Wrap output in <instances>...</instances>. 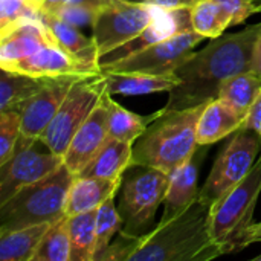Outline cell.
I'll return each instance as SVG.
<instances>
[{
    "instance_id": "cell-1",
    "label": "cell",
    "mask_w": 261,
    "mask_h": 261,
    "mask_svg": "<svg viewBox=\"0 0 261 261\" xmlns=\"http://www.w3.org/2000/svg\"><path fill=\"white\" fill-rule=\"evenodd\" d=\"M261 32V23L240 32L213 38L202 50L191 55L177 67L179 86L170 92L164 112L187 110L205 106L216 98L222 84L242 72L251 70L254 46Z\"/></svg>"
},
{
    "instance_id": "cell-2",
    "label": "cell",
    "mask_w": 261,
    "mask_h": 261,
    "mask_svg": "<svg viewBox=\"0 0 261 261\" xmlns=\"http://www.w3.org/2000/svg\"><path fill=\"white\" fill-rule=\"evenodd\" d=\"M223 255L211 237V205L197 199L141 237L128 261H206Z\"/></svg>"
},
{
    "instance_id": "cell-3",
    "label": "cell",
    "mask_w": 261,
    "mask_h": 261,
    "mask_svg": "<svg viewBox=\"0 0 261 261\" xmlns=\"http://www.w3.org/2000/svg\"><path fill=\"white\" fill-rule=\"evenodd\" d=\"M205 106L158 112L153 124L133 144V165L154 167L171 174L193 158L199 147L197 122Z\"/></svg>"
},
{
    "instance_id": "cell-4",
    "label": "cell",
    "mask_w": 261,
    "mask_h": 261,
    "mask_svg": "<svg viewBox=\"0 0 261 261\" xmlns=\"http://www.w3.org/2000/svg\"><path fill=\"white\" fill-rule=\"evenodd\" d=\"M75 174L63 164L49 176L23 187L0 205V232L64 217Z\"/></svg>"
},
{
    "instance_id": "cell-5",
    "label": "cell",
    "mask_w": 261,
    "mask_h": 261,
    "mask_svg": "<svg viewBox=\"0 0 261 261\" xmlns=\"http://www.w3.org/2000/svg\"><path fill=\"white\" fill-rule=\"evenodd\" d=\"M261 193V154L249 174L211 206V237L223 254L237 252L240 240L252 225Z\"/></svg>"
},
{
    "instance_id": "cell-6",
    "label": "cell",
    "mask_w": 261,
    "mask_h": 261,
    "mask_svg": "<svg viewBox=\"0 0 261 261\" xmlns=\"http://www.w3.org/2000/svg\"><path fill=\"white\" fill-rule=\"evenodd\" d=\"M168 184V173L142 165L122 179L121 205L118 210L122 219L121 234L144 237L151 231L156 211L164 203Z\"/></svg>"
},
{
    "instance_id": "cell-7",
    "label": "cell",
    "mask_w": 261,
    "mask_h": 261,
    "mask_svg": "<svg viewBox=\"0 0 261 261\" xmlns=\"http://www.w3.org/2000/svg\"><path fill=\"white\" fill-rule=\"evenodd\" d=\"M106 89L102 72L76 80L38 142L52 153L64 156L72 138L99 102Z\"/></svg>"
},
{
    "instance_id": "cell-8",
    "label": "cell",
    "mask_w": 261,
    "mask_h": 261,
    "mask_svg": "<svg viewBox=\"0 0 261 261\" xmlns=\"http://www.w3.org/2000/svg\"><path fill=\"white\" fill-rule=\"evenodd\" d=\"M260 153L258 135L245 127L237 130L217 156L208 179L199 193V199L213 206L249 174Z\"/></svg>"
},
{
    "instance_id": "cell-9",
    "label": "cell",
    "mask_w": 261,
    "mask_h": 261,
    "mask_svg": "<svg viewBox=\"0 0 261 261\" xmlns=\"http://www.w3.org/2000/svg\"><path fill=\"white\" fill-rule=\"evenodd\" d=\"M156 9L148 3L127 0H110L101 6L92 24L99 60L139 35L153 21Z\"/></svg>"
},
{
    "instance_id": "cell-10",
    "label": "cell",
    "mask_w": 261,
    "mask_h": 261,
    "mask_svg": "<svg viewBox=\"0 0 261 261\" xmlns=\"http://www.w3.org/2000/svg\"><path fill=\"white\" fill-rule=\"evenodd\" d=\"M206 37L187 29L161 40L127 58L102 66V72H144L153 75H176L177 67Z\"/></svg>"
},
{
    "instance_id": "cell-11",
    "label": "cell",
    "mask_w": 261,
    "mask_h": 261,
    "mask_svg": "<svg viewBox=\"0 0 261 261\" xmlns=\"http://www.w3.org/2000/svg\"><path fill=\"white\" fill-rule=\"evenodd\" d=\"M35 142L18 138L12 158L0 165V205L26 185H31L63 165V156L47 150L46 153L34 148Z\"/></svg>"
},
{
    "instance_id": "cell-12",
    "label": "cell",
    "mask_w": 261,
    "mask_h": 261,
    "mask_svg": "<svg viewBox=\"0 0 261 261\" xmlns=\"http://www.w3.org/2000/svg\"><path fill=\"white\" fill-rule=\"evenodd\" d=\"M80 78L83 76L47 78L35 95L15 106L14 110H17L21 118L20 136L28 141L38 142L40 136L57 115L70 87Z\"/></svg>"
},
{
    "instance_id": "cell-13",
    "label": "cell",
    "mask_w": 261,
    "mask_h": 261,
    "mask_svg": "<svg viewBox=\"0 0 261 261\" xmlns=\"http://www.w3.org/2000/svg\"><path fill=\"white\" fill-rule=\"evenodd\" d=\"M0 69L20 72L34 78H58V76H90L101 72V69L92 67L73 55H70L66 49H63L58 43L46 44L35 54L12 61L6 64H0Z\"/></svg>"
},
{
    "instance_id": "cell-14",
    "label": "cell",
    "mask_w": 261,
    "mask_h": 261,
    "mask_svg": "<svg viewBox=\"0 0 261 261\" xmlns=\"http://www.w3.org/2000/svg\"><path fill=\"white\" fill-rule=\"evenodd\" d=\"M104 93L99 102L95 106V109L89 115V118L86 119V122L78 128V132L72 138L63 156V164L75 176H78L90 164V161L98 154V151L104 147V144L110 138Z\"/></svg>"
},
{
    "instance_id": "cell-15",
    "label": "cell",
    "mask_w": 261,
    "mask_h": 261,
    "mask_svg": "<svg viewBox=\"0 0 261 261\" xmlns=\"http://www.w3.org/2000/svg\"><path fill=\"white\" fill-rule=\"evenodd\" d=\"M54 43L58 41L40 15L23 20L0 35V64L26 58Z\"/></svg>"
},
{
    "instance_id": "cell-16",
    "label": "cell",
    "mask_w": 261,
    "mask_h": 261,
    "mask_svg": "<svg viewBox=\"0 0 261 261\" xmlns=\"http://www.w3.org/2000/svg\"><path fill=\"white\" fill-rule=\"evenodd\" d=\"M197 153V151H196ZM199 159L197 154L190 158L170 174L168 190L164 199V216L161 220H168L199 199Z\"/></svg>"
},
{
    "instance_id": "cell-17",
    "label": "cell",
    "mask_w": 261,
    "mask_h": 261,
    "mask_svg": "<svg viewBox=\"0 0 261 261\" xmlns=\"http://www.w3.org/2000/svg\"><path fill=\"white\" fill-rule=\"evenodd\" d=\"M121 187H122V179L112 180V179L75 176L69 190L64 214L69 217L81 213L95 211L104 202L113 199Z\"/></svg>"
},
{
    "instance_id": "cell-18",
    "label": "cell",
    "mask_w": 261,
    "mask_h": 261,
    "mask_svg": "<svg viewBox=\"0 0 261 261\" xmlns=\"http://www.w3.org/2000/svg\"><path fill=\"white\" fill-rule=\"evenodd\" d=\"M245 116L225 104L220 98L208 102L197 122L199 147L216 144L243 127Z\"/></svg>"
},
{
    "instance_id": "cell-19",
    "label": "cell",
    "mask_w": 261,
    "mask_h": 261,
    "mask_svg": "<svg viewBox=\"0 0 261 261\" xmlns=\"http://www.w3.org/2000/svg\"><path fill=\"white\" fill-rule=\"evenodd\" d=\"M102 72V70H101ZM110 95H150L171 92L180 83L176 75H153L144 72H102Z\"/></svg>"
},
{
    "instance_id": "cell-20",
    "label": "cell",
    "mask_w": 261,
    "mask_h": 261,
    "mask_svg": "<svg viewBox=\"0 0 261 261\" xmlns=\"http://www.w3.org/2000/svg\"><path fill=\"white\" fill-rule=\"evenodd\" d=\"M40 18L47 24V28L52 31L58 44L63 49H66L76 60H80L92 67L101 69L99 55H98V49H96L93 38L86 37L76 26L61 20L55 14L40 11Z\"/></svg>"
},
{
    "instance_id": "cell-21",
    "label": "cell",
    "mask_w": 261,
    "mask_h": 261,
    "mask_svg": "<svg viewBox=\"0 0 261 261\" xmlns=\"http://www.w3.org/2000/svg\"><path fill=\"white\" fill-rule=\"evenodd\" d=\"M132 165L133 144L109 138L104 147L78 176L121 180L125 170Z\"/></svg>"
},
{
    "instance_id": "cell-22",
    "label": "cell",
    "mask_w": 261,
    "mask_h": 261,
    "mask_svg": "<svg viewBox=\"0 0 261 261\" xmlns=\"http://www.w3.org/2000/svg\"><path fill=\"white\" fill-rule=\"evenodd\" d=\"M50 222L37 223L12 231L0 232V260L31 261L41 239L50 228Z\"/></svg>"
},
{
    "instance_id": "cell-23",
    "label": "cell",
    "mask_w": 261,
    "mask_h": 261,
    "mask_svg": "<svg viewBox=\"0 0 261 261\" xmlns=\"http://www.w3.org/2000/svg\"><path fill=\"white\" fill-rule=\"evenodd\" d=\"M104 101L107 107V125H109V136L112 139L125 141L135 144L142 133L147 130L148 124L156 118V113L150 118H142L125 107L119 106L116 101L112 99V95L106 90Z\"/></svg>"
},
{
    "instance_id": "cell-24",
    "label": "cell",
    "mask_w": 261,
    "mask_h": 261,
    "mask_svg": "<svg viewBox=\"0 0 261 261\" xmlns=\"http://www.w3.org/2000/svg\"><path fill=\"white\" fill-rule=\"evenodd\" d=\"M260 93L261 78L254 70H246L228 78L220 87L219 98L246 118Z\"/></svg>"
},
{
    "instance_id": "cell-25",
    "label": "cell",
    "mask_w": 261,
    "mask_h": 261,
    "mask_svg": "<svg viewBox=\"0 0 261 261\" xmlns=\"http://www.w3.org/2000/svg\"><path fill=\"white\" fill-rule=\"evenodd\" d=\"M96 210L67 217L72 257L70 261H95L96 254Z\"/></svg>"
},
{
    "instance_id": "cell-26",
    "label": "cell",
    "mask_w": 261,
    "mask_h": 261,
    "mask_svg": "<svg viewBox=\"0 0 261 261\" xmlns=\"http://www.w3.org/2000/svg\"><path fill=\"white\" fill-rule=\"evenodd\" d=\"M47 78H34L20 72L2 69L0 75V112L14 109L35 95Z\"/></svg>"
},
{
    "instance_id": "cell-27",
    "label": "cell",
    "mask_w": 261,
    "mask_h": 261,
    "mask_svg": "<svg viewBox=\"0 0 261 261\" xmlns=\"http://www.w3.org/2000/svg\"><path fill=\"white\" fill-rule=\"evenodd\" d=\"M70 236L67 228V216H64L50 225L31 261H70Z\"/></svg>"
},
{
    "instance_id": "cell-28",
    "label": "cell",
    "mask_w": 261,
    "mask_h": 261,
    "mask_svg": "<svg viewBox=\"0 0 261 261\" xmlns=\"http://www.w3.org/2000/svg\"><path fill=\"white\" fill-rule=\"evenodd\" d=\"M193 29L206 38H217L229 28V21L216 0H199L190 8Z\"/></svg>"
},
{
    "instance_id": "cell-29",
    "label": "cell",
    "mask_w": 261,
    "mask_h": 261,
    "mask_svg": "<svg viewBox=\"0 0 261 261\" xmlns=\"http://www.w3.org/2000/svg\"><path fill=\"white\" fill-rule=\"evenodd\" d=\"M95 229H96V254H95L96 258L110 245L115 234L121 232L122 229V219L115 206L113 199H109L96 210Z\"/></svg>"
},
{
    "instance_id": "cell-30",
    "label": "cell",
    "mask_w": 261,
    "mask_h": 261,
    "mask_svg": "<svg viewBox=\"0 0 261 261\" xmlns=\"http://www.w3.org/2000/svg\"><path fill=\"white\" fill-rule=\"evenodd\" d=\"M21 118L14 109L0 112V165L6 164L17 147L20 138Z\"/></svg>"
},
{
    "instance_id": "cell-31",
    "label": "cell",
    "mask_w": 261,
    "mask_h": 261,
    "mask_svg": "<svg viewBox=\"0 0 261 261\" xmlns=\"http://www.w3.org/2000/svg\"><path fill=\"white\" fill-rule=\"evenodd\" d=\"M38 15L40 12L35 11L28 0H0V35L17 23Z\"/></svg>"
},
{
    "instance_id": "cell-32",
    "label": "cell",
    "mask_w": 261,
    "mask_h": 261,
    "mask_svg": "<svg viewBox=\"0 0 261 261\" xmlns=\"http://www.w3.org/2000/svg\"><path fill=\"white\" fill-rule=\"evenodd\" d=\"M99 8H93V6H87V5H60L57 9H54L50 14H55L57 17H60L61 20L76 26V28H83V26H92L96 17Z\"/></svg>"
},
{
    "instance_id": "cell-33",
    "label": "cell",
    "mask_w": 261,
    "mask_h": 261,
    "mask_svg": "<svg viewBox=\"0 0 261 261\" xmlns=\"http://www.w3.org/2000/svg\"><path fill=\"white\" fill-rule=\"evenodd\" d=\"M141 237H132L119 232V237L110 243L96 258L95 261H122L130 258L132 252L136 249Z\"/></svg>"
},
{
    "instance_id": "cell-34",
    "label": "cell",
    "mask_w": 261,
    "mask_h": 261,
    "mask_svg": "<svg viewBox=\"0 0 261 261\" xmlns=\"http://www.w3.org/2000/svg\"><path fill=\"white\" fill-rule=\"evenodd\" d=\"M225 12L229 26L243 23L249 15L257 12V0H216Z\"/></svg>"
},
{
    "instance_id": "cell-35",
    "label": "cell",
    "mask_w": 261,
    "mask_h": 261,
    "mask_svg": "<svg viewBox=\"0 0 261 261\" xmlns=\"http://www.w3.org/2000/svg\"><path fill=\"white\" fill-rule=\"evenodd\" d=\"M243 127L249 128V130H254L258 135L261 141V93L258 95V98L255 99V102L252 104V107L249 109V112H248V115L245 118Z\"/></svg>"
},
{
    "instance_id": "cell-36",
    "label": "cell",
    "mask_w": 261,
    "mask_h": 261,
    "mask_svg": "<svg viewBox=\"0 0 261 261\" xmlns=\"http://www.w3.org/2000/svg\"><path fill=\"white\" fill-rule=\"evenodd\" d=\"M196 2H199V0H145V3H148L151 6H158V8L167 9V11L191 8Z\"/></svg>"
},
{
    "instance_id": "cell-37",
    "label": "cell",
    "mask_w": 261,
    "mask_h": 261,
    "mask_svg": "<svg viewBox=\"0 0 261 261\" xmlns=\"http://www.w3.org/2000/svg\"><path fill=\"white\" fill-rule=\"evenodd\" d=\"M252 243H261V222H258V223H252V225L246 229L243 239L240 240L239 251H240V249H245L246 246H249V245H252Z\"/></svg>"
},
{
    "instance_id": "cell-38",
    "label": "cell",
    "mask_w": 261,
    "mask_h": 261,
    "mask_svg": "<svg viewBox=\"0 0 261 261\" xmlns=\"http://www.w3.org/2000/svg\"><path fill=\"white\" fill-rule=\"evenodd\" d=\"M251 70H254L261 78V32L258 38H257V41H255V46H254V57H252Z\"/></svg>"
},
{
    "instance_id": "cell-39",
    "label": "cell",
    "mask_w": 261,
    "mask_h": 261,
    "mask_svg": "<svg viewBox=\"0 0 261 261\" xmlns=\"http://www.w3.org/2000/svg\"><path fill=\"white\" fill-rule=\"evenodd\" d=\"M109 2L110 0H63L61 5L69 3V5H87V6H93V8H101Z\"/></svg>"
},
{
    "instance_id": "cell-40",
    "label": "cell",
    "mask_w": 261,
    "mask_h": 261,
    "mask_svg": "<svg viewBox=\"0 0 261 261\" xmlns=\"http://www.w3.org/2000/svg\"><path fill=\"white\" fill-rule=\"evenodd\" d=\"M61 3H63V0H44L41 11H44V12H52V11L57 9Z\"/></svg>"
},
{
    "instance_id": "cell-41",
    "label": "cell",
    "mask_w": 261,
    "mask_h": 261,
    "mask_svg": "<svg viewBox=\"0 0 261 261\" xmlns=\"http://www.w3.org/2000/svg\"><path fill=\"white\" fill-rule=\"evenodd\" d=\"M28 3L35 9V11H41V8H43V3H44V0H28Z\"/></svg>"
},
{
    "instance_id": "cell-42",
    "label": "cell",
    "mask_w": 261,
    "mask_h": 261,
    "mask_svg": "<svg viewBox=\"0 0 261 261\" xmlns=\"http://www.w3.org/2000/svg\"><path fill=\"white\" fill-rule=\"evenodd\" d=\"M127 2H138V3H145V0H127Z\"/></svg>"
},
{
    "instance_id": "cell-43",
    "label": "cell",
    "mask_w": 261,
    "mask_h": 261,
    "mask_svg": "<svg viewBox=\"0 0 261 261\" xmlns=\"http://www.w3.org/2000/svg\"><path fill=\"white\" fill-rule=\"evenodd\" d=\"M257 12H261V5H257Z\"/></svg>"
},
{
    "instance_id": "cell-44",
    "label": "cell",
    "mask_w": 261,
    "mask_h": 261,
    "mask_svg": "<svg viewBox=\"0 0 261 261\" xmlns=\"http://www.w3.org/2000/svg\"><path fill=\"white\" fill-rule=\"evenodd\" d=\"M254 260H255V261H261V255H258V257H255Z\"/></svg>"
}]
</instances>
